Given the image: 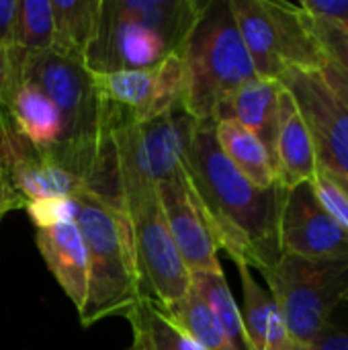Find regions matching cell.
<instances>
[{"label":"cell","instance_id":"obj_1","mask_svg":"<svg viewBox=\"0 0 348 350\" xmlns=\"http://www.w3.org/2000/svg\"><path fill=\"white\" fill-rule=\"evenodd\" d=\"M187 176L219 250L265 275L281 258L279 215L285 191L254 187L222 152L213 125H197Z\"/></svg>","mask_w":348,"mask_h":350},{"label":"cell","instance_id":"obj_2","mask_svg":"<svg viewBox=\"0 0 348 350\" xmlns=\"http://www.w3.org/2000/svg\"><path fill=\"white\" fill-rule=\"evenodd\" d=\"M178 55L185 68L183 109L197 125H213L224 103L258 78L230 0H207Z\"/></svg>","mask_w":348,"mask_h":350},{"label":"cell","instance_id":"obj_3","mask_svg":"<svg viewBox=\"0 0 348 350\" xmlns=\"http://www.w3.org/2000/svg\"><path fill=\"white\" fill-rule=\"evenodd\" d=\"M23 78L37 84L62 117L64 137L51 158L86 185L107 142L105 103L94 76L84 62L47 49L25 53Z\"/></svg>","mask_w":348,"mask_h":350},{"label":"cell","instance_id":"obj_4","mask_svg":"<svg viewBox=\"0 0 348 350\" xmlns=\"http://www.w3.org/2000/svg\"><path fill=\"white\" fill-rule=\"evenodd\" d=\"M76 224L88 252V291L80 314L84 328L105 318H127L139 299V277L133 258L131 230L125 213L111 209L82 191Z\"/></svg>","mask_w":348,"mask_h":350},{"label":"cell","instance_id":"obj_5","mask_svg":"<svg viewBox=\"0 0 348 350\" xmlns=\"http://www.w3.org/2000/svg\"><path fill=\"white\" fill-rule=\"evenodd\" d=\"M230 8L258 78L281 80L291 70L318 72L326 66L310 16L299 4L230 0Z\"/></svg>","mask_w":348,"mask_h":350},{"label":"cell","instance_id":"obj_6","mask_svg":"<svg viewBox=\"0 0 348 350\" xmlns=\"http://www.w3.org/2000/svg\"><path fill=\"white\" fill-rule=\"evenodd\" d=\"M263 277L283 314L289 338L297 345L312 347L332 312L348 301V256L281 254Z\"/></svg>","mask_w":348,"mask_h":350},{"label":"cell","instance_id":"obj_7","mask_svg":"<svg viewBox=\"0 0 348 350\" xmlns=\"http://www.w3.org/2000/svg\"><path fill=\"white\" fill-rule=\"evenodd\" d=\"M121 209L131 230L139 299L166 312L189 295L193 281L168 232L156 187H137L123 193Z\"/></svg>","mask_w":348,"mask_h":350},{"label":"cell","instance_id":"obj_8","mask_svg":"<svg viewBox=\"0 0 348 350\" xmlns=\"http://www.w3.org/2000/svg\"><path fill=\"white\" fill-rule=\"evenodd\" d=\"M279 82L293 96L310 129L318 166L348 191V103L320 70H291Z\"/></svg>","mask_w":348,"mask_h":350},{"label":"cell","instance_id":"obj_9","mask_svg":"<svg viewBox=\"0 0 348 350\" xmlns=\"http://www.w3.org/2000/svg\"><path fill=\"white\" fill-rule=\"evenodd\" d=\"M92 76L105 105L127 121H150L183 107L185 68L178 53H170L150 70Z\"/></svg>","mask_w":348,"mask_h":350},{"label":"cell","instance_id":"obj_10","mask_svg":"<svg viewBox=\"0 0 348 350\" xmlns=\"http://www.w3.org/2000/svg\"><path fill=\"white\" fill-rule=\"evenodd\" d=\"M279 246L281 254L302 258L348 256V234L320 205L312 183L285 191L279 215Z\"/></svg>","mask_w":348,"mask_h":350},{"label":"cell","instance_id":"obj_11","mask_svg":"<svg viewBox=\"0 0 348 350\" xmlns=\"http://www.w3.org/2000/svg\"><path fill=\"white\" fill-rule=\"evenodd\" d=\"M156 193L168 232L187 269L191 273L224 271L217 242L187 172L158 183Z\"/></svg>","mask_w":348,"mask_h":350},{"label":"cell","instance_id":"obj_12","mask_svg":"<svg viewBox=\"0 0 348 350\" xmlns=\"http://www.w3.org/2000/svg\"><path fill=\"white\" fill-rule=\"evenodd\" d=\"M0 166L14 193L25 201L76 197L84 183L51 156L31 146L0 111Z\"/></svg>","mask_w":348,"mask_h":350},{"label":"cell","instance_id":"obj_13","mask_svg":"<svg viewBox=\"0 0 348 350\" xmlns=\"http://www.w3.org/2000/svg\"><path fill=\"white\" fill-rule=\"evenodd\" d=\"M168 55V45L156 33L117 18L103 2L96 35L84 55V66L90 74L150 70Z\"/></svg>","mask_w":348,"mask_h":350},{"label":"cell","instance_id":"obj_14","mask_svg":"<svg viewBox=\"0 0 348 350\" xmlns=\"http://www.w3.org/2000/svg\"><path fill=\"white\" fill-rule=\"evenodd\" d=\"M0 111L10 125L39 152L53 156L64 137V123L55 105L33 82L14 74L0 90Z\"/></svg>","mask_w":348,"mask_h":350},{"label":"cell","instance_id":"obj_15","mask_svg":"<svg viewBox=\"0 0 348 350\" xmlns=\"http://www.w3.org/2000/svg\"><path fill=\"white\" fill-rule=\"evenodd\" d=\"M273 164L277 187L283 191H289L302 183H310L318 168L310 129L293 96L285 88L279 100V125L273 150Z\"/></svg>","mask_w":348,"mask_h":350},{"label":"cell","instance_id":"obj_16","mask_svg":"<svg viewBox=\"0 0 348 350\" xmlns=\"http://www.w3.org/2000/svg\"><path fill=\"white\" fill-rule=\"evenodd\" d=\"M117 18L156 33L170 49L180 53L189 33L199 21L207 0H103Z\"/></svg>","mask_w":348,"mask_h":350},{"label":"cell","instance_id":"obj_17","mask_svg":"<svg viewBox=\"0 0 348 350\" xmlns=\"http://www.w3.org/2000/svg\"><path fill=\"white\" fill-rule=\"evenodd\" d=\"M35 244L62 291L80 312L88 291V252L76 221L37 230Z\"/></svg>","mask_w":348,"mask_h":350},{"label":"cell","instance_id":"obj_18","mask_svg":"<svg viewBox=\"0 0 348 350\" xmlns=\"http://www.w3.org/2000/svg\"><path fill=\"white\" fill-rule=\"evenodd\" d=\"M242 285V324L250 350H279L291 342L283 314L267 287H263L254 271L242 262H234Z\"/></svg>","mask_w":348,"mask_h":350},{"label":"cell","instance_id":"obj_19","mask_svg":"<svg viewBox=\"0 0 348 350\" xmlns=\"http://www.w3.org/2000/svg\"><path fill=\"white\" fill-rule=\"evenodd\" d=\"M283 86L279 80L254 78L236 90L219 109L217 119H234L250 129L269 150L273 158L277 125H279V100ZM213 123V125H215Z\"/></svg>","mask_w":348,"mask_h":350},{"label":"cell","instance_id":"obj_20","mask_svg":"<svg viewBox=\"0 0 348 350\" xmlns=\"http://www.w3.org/2000/svg\"><path fill=\"white\" fill-rule=\"evenodd\" d=\"M215 139L226 158L258 189L277 187L275 164L267 146L234 119H219L213 125Z\"/></svg>","mask_w":348,"mask_h":350},{"label":"cell","instance_id":"obj_21","mask_svg":"<svg viewBox=\"0 0 348 350\" xmlns=\"http://www.w3.org/2000/svg\"><path fill=\"white\" fill-rule=\"evenodd\" d=\"M103 0H51L55 18L53 51L84 62L96 35Z\"/></svg>","mask_w":348,"mask_h":350},{"label":"cell","instance_id":"obj_22","mask_svg":"<svg viewBox=\"0 0 348 350\" xmlns=\"http://www.w3.org/2000/svg\"><path fill=\"white\" fill-rule=\"evenodd\" d=\"M164 314L201 350H236L195 285L183 301H178Z\"/></svg>","mask_w":348,"mask_h":350},{"label":"cell","instance_id":"obj_23","mask_svg":"<svg viewBox=\"0 0 348 350\" xmlns=\"http://www.w3.org/2000/svg\"><path fill=\"white\" fill-rule=\"evenodd\" d=\"M133 340L144 350H201L154 304L139 301L127 316Z\"/></svg>","mask_w":348,"mask_h":350},{"label":"cell","instance_id":"obj_24","mask_svg":"<svg viewBox=\"0 0 348 350\" xmlns=\"http://www.w3.org/2000/svg\"><path fill=\"white\" fill-rule=\"evenodd\" d=\"M193 285L201 291L205 297L207 306L211 308L213 316L217 318L219 326L224 328L226 336L230 342L236 347V350H250L242 316H240V306L236 304L232 289L226 281L224 271H213V273H191Z\"/></svg>","mask_w":348,"mask_h":350},{"label":"cell","instance_id":"obj_25","mask_svg":"<svg viewBox=\"0 0 348 350\" xmlns=\"http://www.w3.org/2000/svg\"><path fill=\"white\" fill-rule=\"evenodd\" d=\"M55 18L51 2L47 0H21L14 47L25 53H41L53 47Z\"/></svg>","mask_w":348,"mask_h":350},{"label":"cell","instance_id":"obj_26","mask_svg":"<svg viewBox=\"0 0 348 350\" xmlns=\"http://www.w3.org/2000/svg\"><path fill=\"white\" fill-rule=\"evenodd\" d=\"M312 183V191L316 195V199L320 201V205L326 209V213L345 230L348 234V191L326 170H322L320 166L314 172Z\"/></svg>","mask_w":348,"mask_h":350},{"label":"cell","instance_id":"obj_27","mask_svg":"<svg viewBox=\"0 0 348 350\" xmlns=\"http://www.w3.org/2000/svg\"><path fill=\"white\" fill-rule=\"evenodd\" d=\"M25 211L37 230H47V228H55L59 224L76 221L78 203L74 197L35 199L25 205Z\"/></svg>","mask_w":348,"mask_h":350},{"label":"cell","instance_id":"obj_28","mask_svg":"<svg viewBox=\"0 0 348 350\" xmlns=\"http://www.w3.org/2000/svg\"><path fill=\"white\" fill-rule=\"evenodd\" d=\"M304 10V8H302ZM310 16V14H308ZM310 27H312V33L316 35L324 55H326V62H332L336 64L338 68H343L348 74V33L338 29L336 25L324 21V18H316V16H310Z\"/></svg>","mask_w":348,"mask_h":350},{"label":"cell","instance_id":"obj_29","mask_svg":"<svg viewBox=\"0 0 348 350\" xmlns=\"http://www.w3.org/2000/svg\"><path fill=\"white\" fill-rule=\"evenodd\" d=\"M314 350H348V301L338 306L312 342Z\"/></svg>","mask_w":348,"mask_h":350},{"label":"cell","instance_id":"obj_30","mask_svg":"<svg viewBox=\"0 0 348 350\" xmlns=\"http://www.w3.org/2000/svg\"><path fill=\"white\" fill-rule=\"evenodd\" d=\"M299 6L316 18H324L348 33V0H304Z\"/></svg>","mask_w":348,"mask_h":350},{"label":"cell","instance_id":"obj_31","mask_svg":"<svg viewBox=\"0 0 348 350\" xmlns=\"http://www.w3.org/2000/svg\"><path fill=\"white\" fill-rule=\"evenodd\" d=\"M16 16H18V2L0 0V45L6 49L14 47Z\"/></svg>","mask_w":348,"mask_h":350},{"label":"cell","instance_id":"obj_32","mask_svg":"<svg viewBox=\"0 0 348 350\" xmlns=\"http://www.w3.org/2000/svg\"><path fill=\"white\" fill-rule=\"evenodd\" d=\"M25 205L27 203L14 193V189L10 187L6 174L0 172V217H4L12 209H25Z\"/></svg>","mask_w":348,"mask_h":350},{"label":"cell","instance_id":"obj_33","mask_svg":"<svg viewBox=\"0 0 348 350\" xmlns=\"http://www.w3.org/2000/svg\"><path fill=\"white\" fill-rule=\"evenodd\" d=\"M322 74H324V78L328 80V84L345 98L348 103V74L343 70V68H338L336 64H332V62H326V66L320 70Z\"/></svg>","mask_w":348,"mask_h":350},{"label":"cell","instance_id":"obj_34","mask_svg":"<svg viewBox=\"0 0 348 350\" xmlns=\"http://www.w3.org/2000/svg\"><path fill=\"white\" fill-rule=\"evenodd\" d=\"M8 76H10V53L6 47L0 45V90L8 82Z\"/></svg>","mask_w":348,"mask_h":350},{"label":"cell","instance_id":"obj_35","mask_svg":"<svg viewBox=\"0 0 348 350\" xmlns=\"http://www.w3.org/2000/svg\"><path fill=\"white\" fill-rule=\"evenodd\" d=\"M279 350H314V349H312L310 345H297V342H293V340H291V342H287L285 347H281Z\"/></svg>","mask_w":348,"mask_h":350},{"label":"cell","instance_id":"obj_36","mask_svg":"<svg viewBox=\"0 0 348 350\" xmlns=\"http://www.w3.org/2000/svg\"><path fill=\"white\" fill-rule=\"evenodd\" d=\"M125 350H144V349H142V347H139V345H137V342L133 340V342H131V345H129V347H127Z\"/></svg>","mask_w":348,"mask_h":350},{"label":"cell","instance_id":"obj_37","mask_svg":"<svg viewBox=\"0 0 348 350\" xmlns=\"http://www.w3.org/2000/svg\"><path fill=\"white\" fill-rule=\"evenodd\" d=\"M0 172H2V166H0Z\"/></svg>","mask_w":348,"mask_h":350},{"label":"cell","instance_id":"obj_38","mask_svg":"<svg viewBox=\"0 0 348 350\" xmlns=\"http://www.w3.org/2000/svg\"><path fill=\"white\" fill-rule=\"evenodd\" d=\"M0 221H2V217H0Z\"/></svg>","mask_w":348,"mask_h":350}]
</instances>
